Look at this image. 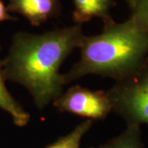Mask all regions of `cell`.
Wrapping results in <instances>:
<instances>
[{
    "label": "cell",
    "instance_id": "cell-6",
    "mask_svg": "<svg viewBox=\"0 0 148 148\" xmlns=\"http://www.w3.org/2000/svg\"><path fill=\"white\" fill-rule=\"evenodd\" d=\"M74 6L73 18L76 24L82 25L92 18H101L103 22L112 19L110 9L114 0H72Z\"/></svg>",
    "mask_w": 148,
    "mask_h": 148
},
{
    "label": "cell",
    "instance_id": "cell-5",
    "mask_svg": "<svg viewBox=\"0 0 148 148\" xmlns=\"http://www.w3.org/2000/svg\"><path fill=\"white\" fill-rule=\"evenodd\" d=\"M7 9L26 18L32 26L39 27L58 16L62 4L60 0H9Z\"/></svg>",
    "mask_w": 148,
    "mask_h": 148
},
{
    "label": "cell",
    "instance_id": "cell-3",
    "mask_svg": "<svg viewBox=\"0 0 148 148\" xmlns=\"http://www.w3.org/2000/svg\"><path fill=\"white\" fill-rule=\"evenodd\" d=\"M106 93L112 112L127 125L148 124V57L133 73L116 81Z\"/></svg>",
    "mask_w": 148,
    "mask_h": 148
},
{
    "label": "cell",
    "instance_id": "cell-12",
    "mask_svg": "<svg viewBox=\"0 0 148 148\" xmlns=\"http://www.w3.org/2000/svg\"><path fill=\"white\" fill-rule=\"evenodd\" d=\"M125 2L127 3L128 7H129L131 9H132V8H134V6L136 5L138 0H125Z\"/></svg>",
    "mask_w": 148,
    "mask_h": 148
},
{
    "label": "cell",
    "instance_id": "cell-1",
    "mask_svg": "<svg viewBox=\"0 0 148 148\" xmlns=\"http://www.w3.org/2000/svg\"><path fill=\"white\" fill-rule=\"evenodd\" d=\"M83 36L80 24L41 34L17 32L1 61L4 79L24 86L37 108L45 109L64 92L59 69Z\"/></svg>",
    "mask_w": 148,
    "mask_h": 148
},
{
    "label": "cell",
    "instance_id": "cell-9",
    "mask_svg": "<svg viewBox=\"0 0 148 148\" xmlns=\"http://www.w3.org/2000/svg\"><path fill=\"white\" fill-rule=\"evenodd\" d=\"M93 121L90 119L82 122L69 133L58 139L46 148H80L82 139L90 130Z\"/></svg>",
    "mask_w": 148,
    "mask_h": 148
},
{
    "label": "cell",
    "instance_id": "cell-4",
    "mask_svg": "<svg viewBox=\"0 0 148 148\" xmlns=\"http://www.w3.org/2000/svg\"><path fill=\"white\" fill-rule=\"evenodd\" d=\"M62 113H69L90 120H102L112 112L106 91L92 90L81 86H73L63 92L53 102Z\"/></svg>",
    "mask_w": 148,
    "mask_h": 148
},
{
    "label": "cell",
    "instance_id": "cell-8",
    "mask_svg": "<svg viewBox=\"0 0 148 148\" xmlns=\"http://www.w3.org/2000/svg\"><path fill=\"white\" fill-rule=\"evenodd\" d=\"M91 148H144L141 127L127 125L119 136L100 147Z\"/></svg>",
    "mask_w": 148,
    "mask_h": 148
},
{
    "label": "cell",
    "instance_id": "cell-10",
    "mask_svg": "<svg viewBox=\"0 0 148 148\" xmlns=\"http://www.w3.org/2000/svg\"><path fill=\"white\" fill-rule=\"evenodd\" d=\"M130 18L140 29L148 32V0H138Z\"/></svg>",
    "mask_w": 148,
    "mask_h": 148
},
{
    "label": "cell",
    "instance_id": "cell-2",
    "mask_svg": "<svg viewBox=\"0 0 148 148\" xmlns=\"http://www.w3.org/2000/svg\"><path fill=\"white\" fill-rule=\"evenodd\" d=\"M78 49L79 60L63 74L64 85L87 75L119 81L133 73L148 57V32L129 17L118 23L104 21L101 33L85 36Z\"/></svg>",
    "mask_w": 148,
    "mask_h": 148
},
{
    "label": "cell",
    "instance_id": "cell-11",
    "mask_svg": "<svg viewBox=\"0 0 148 148\" xmlns=\"http://www.w3.org/2000/svg\"><path fill=\"white\" fill-rule=\"evenodd\" d=\"M17 18L12 16L2 0H0V23L8 21H16Z\"/></svg>",
    "mask_w": 148,
    "mask_h": 148
},
{
    "label": "cell",
    "instance_id": "cell-7",
    "mask_svg": "<svg viewBox=\"0 0 148 148\" xmlns=\"http://www.w3.org/2000/svg\"><path fill=\"white\" fill-rule=\"evenodd\" d=\"M0 109L8 113L14 124L17 127H25L30 121L29 113L24 110L21 104L11 95L5 86V79L3 75L2 64L0 60Z\"/></svg>",
    "mask_w": 148,
    "mask_h": 148
}]
</instances>
